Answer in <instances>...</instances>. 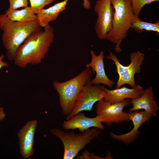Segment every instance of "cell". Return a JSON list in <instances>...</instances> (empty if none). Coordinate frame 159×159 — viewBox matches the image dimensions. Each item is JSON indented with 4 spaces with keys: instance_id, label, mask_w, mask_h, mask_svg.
I'll use <instances>...</instances> for the list:
<instances>
[{
    "instance_id": "cell-1",
    "label": "cell",
    "mask_w": 159,
    "mask_h": 159,
    "mask_svg": "<svg viewBox=\"0 0 159 159\" xmlns=\"http://www.w3.org/2000/svg\"><path fill=\"white\" fill-rule=\"evenodd\" d=\"M54 38V30L49 24L44 27V31L32 34L17 50L13 59L15 64L24 68L29 64L40 63L45 58Z\"/></svg>"
},
{
    "instance_id": "cell-2",
    "label": "cell",
    "mask_w": 159,
    "mask_h": 159,
    "mask_svg": "<svg viewBox=\"0 0 159 159\" xmlns=\"http://www.w3.org/2000/svg\"><path fill=\"white\" fill-rule=\"evenodd\" d=\"M39 20L26 23L9 19L5 14L0 15V29L3 31L2 41L9 60H13L14 55L25 40L31 34L40 30Z\"/></svg>"
},
{
    "instance_id": "cell-3",
    "label": "cell",
    "mask_w": 159,
    "mask_h": 159,
    "mask_svg": "<svg viewBox=\"0 0 159 159\" xmlns=\"http://www.w3.org/2000/svg\"><path fill=\"white\" fill-rule=\"evenodd\" d=\"M111 3L114 10L112 28L105 39L115 43V51L120 53L121 43L127 35L135 15L131 0H111Z\"/></svg>"
},
{
    "instance_id": "cell-4",
    "label": "cell",
    "mask_w": 159,
    "mask_h": 159,
    "mask_svg": "<svg viewBox=\"0 0 159 159\" xmlns=\"http://www.w3.org/2000/svg\"><path fill=\"white\" fill-rule=\"evenodd\" d=\"M93 74L92 69L86 67L73 78L63 82L54 81L53 87L58 92L62 113L67 116L71 112L77 97L83 87L91 79Z\"/></svg>"
},
{
    "instance_id": "cell-5",
    "label": "cell",
    "mask_w": 159,
    "mask_h": 159,
    "mask_svg": "<svg viewBox=\"0 0 159 159\" xmlns=\"http://www.w3.org/2000/svg\"><path fill=\"white\" fill-rule=\"evenodd\" d=\"M92 127L81 134L73 132H66L59 129L53 128L50 130L52 135L59 138L64 147V159H73L91 141L99 135L100 130Z\"/></svg>"
},
{
    "instance_id": "cell-6",
    "label": "cell",
    "mask_w": 159,
    "mask_h": 159,
    "mask_svg": "<svg viewBox=\"0 0 159 159\" xmlns=\"http://www.w3.org/2000/svg\"><path fill=\"white\" fill-rule=\"evenodd\" d=\"M130 63L127 66L122 65L116 56L109 51L107 57V59L112 60L116 65L117 72L119 75L116 85V88L120 87L125 84H128L132 88L136 85L135 76L136 73L141 72L140 65L145 59V55L139 51L134 52L130 54Z\"/></svg>"
},
{
    "instance_id": "cell-7",
    "label": "cell",
    "mask_w": 159,
    "mask_h": 159,
    "mask_svg": "<svg viewBox=\"0 0 159 159\" xmlns=\"http://www.w3.org/2000/svg\"><path fill=\"white\" fill-rule=\"evenodd\" d=\"M130 104V99H126L117 104H111L104 98L97 102L96 116L102 122L108 125L113 123L119 124L124 122H129L128 113L123 111L124 107Z\"/></svg>"
},
{
    "instance_id": "cell-8",
    "label": "cell",
    "mask_w": 159,
    "mask_h": 159,
    "mask_svg": "<svg viewBox=\"0 0 159 159\" xmlns=\"http://www.w3.org/2000/svg\"><path fill=\"white\" fill-rule=\"evenodd\" d=\"M90 81L85 84L80 92L72 110L66 116V120L82 111H92L95 103L107 96V92L101 88L100 85H92Z\"/></svg>"
},
{
    "instance_id": "cell-9",
    "label": "cell",
    "mask_w": 159,
    "mask_h": 159,
    "mask_svg": "<svg viewBox=\"0 0 159 159\" xmlns=\"http://www.w3.org/2000/svg\"><path fill=\"white\" fill-rule=\"evenodd\" d=\"M94 9L98 16L95 26L96 33L100 39H105L112 26L114 10L111 0H97Z\"/></svg>"
},
{
    "instance_id": "cell-10",
    "label": "cell",
    "mask_w": 159,
    "mask_h": 159,
    "mask_svg": "<svg viewBox=\"0 0 159 159\" xmlns=\"http://www.w3.org/2000/svg\"><path fill=\"white\" fill-rule=\"evenodd\" d=\"M129 119L131 120L133 127L130 132L123 134L117 135L110 132L109 135L113 139L128 145L133 142L139 135V129L142 125L150 120L153 116L144 110H136L128 113Z\"/></svg>"
},
{
    "instance_id": "cell-11",
    "label": "cell",
    "mask_w": 159,
    "mask_h": 159,
    "mask_svg": "<svg viewBox=\"0 0 159 159\" xmlns=\"http://www.w3.org/2000/svg\"><path fill=\"white\" fill-rule=\"evenodd\" d=\"M37 124L36 120L29 121L18 132L19 151L24 159L28 158L34 154V135Z\"/></svg>"
},
{
    "instance_id": "cell-12",
    "label": "cell",
    "mask_w": 159,
    "mask_h": 159,
    "mask_svg": "<svg viewBox=\"0 0 159 159\" xmlns=\"http://www.w3.org/2000/svg\"><path fill=\"white\" fill-rule=\"evenodd\" d=\"M90 53L91 61L90 63L86 64L85 67L91 68L93 74H95V78L90 80V83L92 85L102 84L112 88L115 83L108 77L105 73L104 63V52L100 51L98 55L95 54L93 50H91Z\"/></svg>"
},
{
    "instance_id": "cell-13",
    "label": "cell",
    "mask_w": 159,
    "mask_h": 159,
    "mask_svg": "<svg viewBox=\"0 0 159 159\" xmlns=\"http://www.w3.org/2000/svg\"><path fill=\"white\" fill-rule=\"evenodd\" d=\"M62 127L66 130L77 129L82 132L91 127H97L102 130L105 129V126L97 117H87L81 112L64 121Z\"/></svg>"
},
{
    "instance_id": "cell-14",
    "label": "cell",
    "mask_w": 159,
    "mask_h": 159,
    "mask_svg": "<svg viewBox=\"0 0 159 159\" xmlns=\"http://www.w3.org/2000/svg\"><path fill=\"white\" fill-rule=\"evenodd\" d=\"M132 107L129 109V112L136 110H143L152 116H157L159 107L154 99L153 88L150 87L143 90L142 95L136 99H130Z\"/></svg>"
},
{
    "instance_id": "cell-15",
    "label": "cell",
    "mask_w": 159,
    "mask_h": 159,
    "mask_svg": "<svg viewBox=\"0 0 159 159\" xmlns=\"http://www.w3.org/2000/svg\"><path fill=\"white\" fill-rule=\"evenodd\" d=\"M100 86L107 94V96L104 98L111 104L119 103L126 99H131L138 98L142 94L143 90V87L139 85L132 89L124 86L111 90L103 85Z\"/></svg>"
},
{
    "instance_id": "cell-16",
    "label": "cell",
    "mask_w": 159,
    "mask_h": 159,
    "mask_svg": "<svg viewBox=\"0 0 159 159\" xmlns=\"http://www.w3.org/2000/svg\"><path fill=\"white\" fill-rule=\"evenodd\" d=\"M69 0H64L57 3L47 9H42L37 14L40 26L44 27L50 22L56 20L60 13L66 9Z\"/></svg>"
},
{
    "instance_id": "cell-17",
    "label": "cell",
    "mask_w": 159,
    "mask_h": 159,
    "mask_svg": "<svg viewBox=\"0 0 159 159\" xmlns=\"http://www.w3.org/2000/svg\"><path fill=\"white\" fill-rule=\"evenodd\" d=\"M4 14L10 20L19 22H32L38 18L37 14L29 6L21 10H12L9 8Z\"/></svg>"
},
{
    "instance_id": "cell-18",
    "label": "cell",
    "mask_w": 159,
    "mask_h": 159,
    "mask_svg": "<svg viewBox=\"0 0 159 159\" xmlns=\"http://www.w3.org/2000/svg\"><path fill=\"white\" fill-rule=\"evenodd\" d=\"M131 29L136 32L140 33L144 30L152 31L159 33V21L154 23H150L141 20L139 17L135 15L131 26Z\"/></svg>"
},
{
    "instance_id": "cell-19",
    "label": "cell",
    "mask_w": 159,
    "mask_h": 159,
    "mask_svg": "<svg viewBox=\"0 0 159 159\" xmlns=\"http://www.w3.org/2000/svg\"><path fill=\"white\" fill-rule=\"evenodd\" d=\"M159 0H131L133 11L134 14L139 17L140 12L143 7L146 4H150Z\"/></svg>"
},
{
    "instance_id": "cell-20",
    "label": "cell",
    "mask_w": 159,
    "mask_h": 159,
    "mask_svg": "<svg viewBox=\"0 0 159 159\" xmlns=\"http://www.w3.org/2000/svg\"><path fill=\"white\" fill-rule=\"evenodd\" d=\"M30 7L34 13L37 14L46 5L52 3L56 0H29Z\"/></svg>"
},
{
    "instance_id": "cell-21",
    "label": "cell",
    "mask_w": 159,
    "mask_h": 159,
    "mask_svg": "<svg viewBox=\"0 0 159 159\" xmlns=\"http://www.w3.org/2000/svg\"><path fill=\"white\" fill-rule=\"evenodd\" d=\"M9 7V8L12 10H16L21 7L28 6V0H8Z\"/></svg>"
},
{
    "instance_id": "cell-22",
    "label": "cell",
    "mask_w": 159,
    "mask_h": 159,
    "mask_svg": "<svg viewBox=\"0 0 159 159\" xmlns=\"http://www.w3.org/2000/svg\"><path fill=\"white\" fill-rule=\"evenodd\" d=\"M90 154L89 152L86 150L83 152L82 155L79 156L77 158V159H90L91 158L90 156Z\"/></svg>"
},
{
    "instance_id": "cell-23",
    "label": "cell",
    "mask_w": 159,
    "mask_h": 159,
    "mask_svg": "<svg viewBox=\"0 0 159 159\" xmlns=\"http://www.w3.org/2000/svg\"><path fill=\"white\" fill-rule=\"evenodd\" d=\"M4 58V55L3 54L0 56V70L3 67H7L9 66L8 63L3 61Z\"/></svg>"
},
{
    "instance_id": "cell-24",
    "label": "cell",
    "mask_w": 159,
    "mask_h": 159,
    "mask_svg": "<svg viewBox=\"0 0 159 159\" xmlns=\"http://www.w3.org/2000/svg\"><path fill=\"white\" fill-rule=\"evenodd\" d=\"M6 116L4 108L0 105V121L4 119Z\"/></svg>"
},
{
    "instance_id": "cell-25",
    "label": "cell",
    "mask_w": 159,
    "mask_h": 159,
    "mask_svg": "<svg viewBox=\"0 0 159 159\" xmlns=\"http://www.w3.org/2000/svg\"><path fill=\"white\" fill-rule=\"evenodd\" d=\"M89 1L90 0H83V6L85 8L87 9H90V3Z\"/></svg>"
}]
</instances>
